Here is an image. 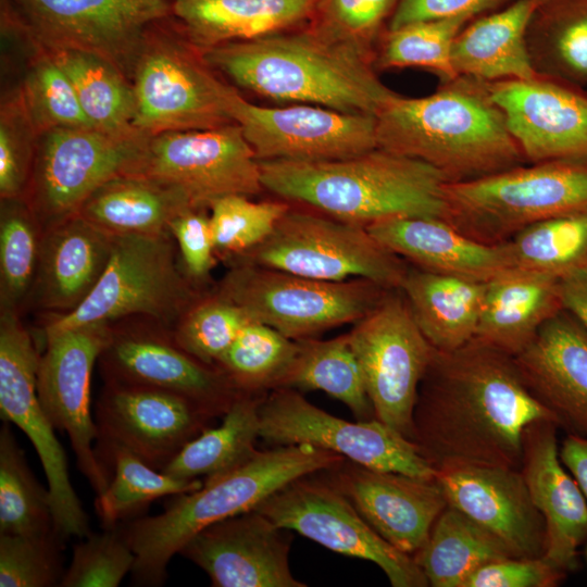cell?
I'll return each instance as SVG.
<instances>
[{"label":"cell","mask_w":587,"mask_h":587,"mask_svg":"<svg viewBox=\"0 0 587 587\" xmlns=\"http://www.w3.org/2000/svg\"><path fill=\"white\" fill-rule=\"evenodd\" d=\"M484 83L527 161L587 159V92L579 86L544 74Z\"/></svg>","instance_id":"7402d4cb"},{"label":"cell","mask_w":587,"mask_h":587,"mask_svg":"<svg viewBox=\"0 0 587 587\" xmlns=\"http://www.w3.org/2000/svg\"><path fill=\"white\" fill-rule=\"evenodd\" d=\"M110 464L112 477L95 507L104 528H113L143 511L150 502L189 492L202 486L200 479H180L145 463L124 449H111L98 454Z\"/></svg>","instance_id":"f35d334b"},{"label":"cell","mask_w":587,"mask_h":587,"mask_svg":"<svg viewBox=\"0 0 587 587\" xmlns=\"http://www.w3.org/2000/svg\"><path fill=\"white\" fill-rule=\"evenodd\" d=\"M559 278L512 268L488 280L474 338L515 357L563 310Z\"/></svg>","instance_id":"4dcf8cb0"},{"label":"cell","mask_w":587,"mask_h":587,"mask_svg":"<svg viewBox=\"0 0 587 587\" xmlns=\"http://www.w3.org/2000/svg\"><path fill=\"white\" fill-rule=\"evenodd\" d=\"M529 30L539 37L551 77L587 84V0H544Z\"/></svg>","instance_id":"ee69618b"},{"label":"cell","mask_w":587,"mask_h":587,"mask_svg":"<svg viewBox=\"0 0 587 587\" xmlns=\"http://www.w3.org/2000/svg\"><path fill=\"white\" fill-rule=\"evenodd\" d=\"M147 137L96 128H55L40 134L24 199L41 228L76 214L101 185L130 173Z\"/></svg>","instance_id":"5bb4252c"},{"label":"cell","mask_w":587,"mask_h":587,"mask_svg":"<svg viewBox=\"0 0 587 587\" xmlns=\"http://www.w3.org/2000/svg\"><path fill=\"white\" fill-rule=\"evenodd\" d=\"M259 162L265 190L344 222L445 216L444 174L378 147L337 160Z\"/></svg>","instance_id":"3957f363"},{"label":"cell","mask_w":587,"mask_h":587,"mask_svg":"<svg viewBox=\"0 0 587 587\" xmlns=\"http://www.w3.org/2000/svg\"><path fill=\"white\" fill-rule=\"evenodd\" d=\"M200 53L238 87L276 101L376 116L398 96L376 76L370 58L309 26Z\"/></svg>","instance_id":"7a4b0ae2"},{"label":"cell","mask_w":587,"mask_h":587,"mask_svg":"<svg viewBox=\"0 0 587 587\" xmlns=\"http://www.w3.org/2000/svg\"><path fill=\"white\" fill-rule=\"evenodd\" d=\"M42 228L24 198L1 199L0 311L20 313L36 277Z\"/></svg>","instance_id":"7bdbcfd3"},{"label":"cell","mask_w":587,"mask_h":587,"mask_svg":"<svg viewBox=\"0 0 587 587\" xmlns=\"http://www.w3.org/2000/svg\"><path fill=\"white\" fill-rule=\"evenodd\" d=\"M111 325L93 324L45 335L37 369V394L54 428L67 434L79 471L97 496L110 478L96 446L98 430L90 412L92 370Z\"/></svg>","instance_id":"ffe728a7"},{"label":"cell","mask_w":587,"mask_h":587,"mask_svg":"<svg viewBox=\"0 0 587 587\" xmlns=\"http://www.w3.org/2000/svg\"><path fill=\"white\" fill-rule=\"evenodd\" d=\"M389 291L364 278L325 282L250 264H232L216 290L294 340L355 324Z\"/></svg>","instance_id":"30bf717a"},{"label":"cell","mask_w":587,"mask_h":587,"mask_svg":"<svg viewBox=\"0 0 587 587\" xmlns=\"http://www.w3.org/2000/svg\"><path fill=\"white\" fill-rule=\"evenodd\" d=\"M297 344L283 387L322 390L345 403L358 421L375 419L348 334L327 340L298 339Z\"/></svg>","instance_id":"8d00e7d4"},{"label":"cell","mask_w":587,"mask_h":587,"mask_svg":"<svg viewBox=\"0 0 587 587\" xmlns=\"http://www.w3.org/2000/svg\"><path fill=\"white\" fill-rule=\"evenodd\" d=\"M161 22L147 30L129 75L134 127L151 136L234 123L227 113L232 86L214 76L186 38L160 27Z\"/></svg>","instance_id":"9c48e42d"},{"label":"cell","mask_w":587,"mask_h":587,"mask_svg":"<svg viewBox=\"0 0 587 587\" xmlns=\"http://www.w3.org/2000/svg\"><path fill=\"white\" fill-rule=\"evenodd\" d=\"M290 544L287 529L252 510L204 527L179 553L215 587H305L290 571Z\"/></svg>","instance_id":"cb8c5ba5"},{"label":"cell","mask_w":587,"mask_h":587,"mask_svg":"<svg viewBox=\"0 0 587 587\" xmlns=\"http://www.w3.org/2000/svg\"><path fill=\"white\" fill-rule=\"evenodd\" d=\"M472 20L471 16H455L419 21L388 29L377 57V66L422 67L434 72L445 83H451L460 77L452 63L453 42Z\"/></svg>","instance_id":"f6af8a7d"},{"label":"cell","mask_w":587,"mask_h":587,"mask_svg":"<svg viewBox=\"0 0 587 587\" xmlns=\"http://www.w3.org/2000/svg\"><path fill=\"white\" fill-rule=\"evenodd\" d=\"M63 540L57 532L41 535L0 534V586H60Z\"/></svg>","instance_id":"816d5d0a"},{"label":"cell","mask_w":587,"mask_h":587,"mask_svg":"<svg viewBox=\"0 0 587 587\" xmlns=\"http://www.w3.org/2000/svg\"><path fill=\"white\" fill-rule=\"evenodd\" d=\"M558 424L540 421L524 433L521 472L546 524L544 560L566 572L576 566L577 548L587 539V499L564 470L557 442Z\"/></svg>","instance_id":"4316f807"},{"label":"cell","mask_w":587,"mask_h":587,"mask_svg":"<svg viewBox=\"0 0 587 587\" xmlns=\"http://www.w3.org/2000/svg\"><path fill=\"white\" fill-rule=\"evenodd\" d=\"M316 0H170L184 37L200 52L288 32L311 20Z\"/></svg>","instance_id":"1f68e13d"},{"label":"cell","mask_w":587,"mask_h":587,"mask_svg":"<svg viewBox=\"0 0 587 587\" xmlns=\"http://www.w3.org/2000/svg\"><path fill=\"white\" fill-rule=\"evenodd\" d=\"M297 350V340L250 320L215 365L240 394L264 395L283 387Z\"/></svg>","instance_id":"ab89813d"},{"label":"cell","mask_w":587,"mask_h":587,"mask_svg":"<svg viewBox=\"0 0 587 587\" xmlns=\"http://www.w3.org/2000/svg\"><path fill=\"white\" fill-rule=\"evenodd\" d=\"M510 0H400L391 14L388 29L428 20L477 15L497 9Z\"/></svg>","instance_id":"9f6ffc18"},{"label":"cell","mask_w":587,"mask_h":587,"mask_svg":"<svg viewBox=\"0 0 587 587\" xmlns=\"http://www.w3.org/2000/svg\"><path fill=\"white\" fill-rule=\"evenodd\" d=\"M265 395L241 394L218 426L208 427L190 440L162 472L180 479H205L247 461L257 451L259 408Z\"/></svg>","instance_id":"e575fe53"},{"label":"cell","mask_w":587,"mask_h":587,"mask_svg":"<svg viewBox=\"0 0 587 587\" xmlns=\"http://www.w3.org/2000/svg\"><path fill=\"white\" fill-rule=\"evenodd\" d=\"M447 503L492 535L513 558H542L547 532L521 470L454 464L437 469Z\"/></svg>","instance_id":"603a6c76"},{"label":"cell","mask_w":587,"mask_h":587,"mask_svg":"<svg viewBox=\"0 0 587 587\" xmlns=\"http://www.w3.org/2000/svg\"><path fill=\"white\" fill-rule=\"evenodd\" d=\"M544 0H515L504 9L470 21L452 47L459 76L480 82L532 79L538 74L527 37Z\"/></svg>","instance_id":"f546056e"},{"label":"cell","mask_w":587,"mask_h":587,"mask_svg":"<svg viewBox=\"0 0 587 587\" xmlns=\"http://www.w3.org/2000/svg\"><path fill=\"white\" fill-rule=\"evenodd\" d=\"M168 230L176 242L183 272L198 288L208 280L216 261L210 214L207 209H188L172 220Z\"/></svg>","instance_id":"db71d44e"},{"label":"cell","mask_w":587,"mask_h":587,"mask_svg":"<svg viewBox=\"0 0 587 587\" xmlns=\"http://www.w3.org/2000/svg\"><path fill=\"white\" fill-rule=\"evenodd\" d=\"M227 113L259 161L337 160L377 148L376 116L299 103L261 107L232 86Z\"/></svg>","instance_id":"ac0fdd59"},{"label":"cell","mask_w":587,"mask_h":587,"mask_svg":"<svg viewBox=\"0 0 587 587\" xmlns=\"http://www.w3.org/2000/svg\"><path fill=\"white\" fill-rule=\"evenodd\" d=\"M191 208L196 207L171 186L122 174L93 191L76 214L111 236H158L168 234L172 220Z\"/></svg>","instance_id":"836d02e7"},{"label":"cell","mask_w":587,"mask_h":587,"mask_svg":"<svg viewBox=\"0 0 587 587\" xmlns=\"http://www.w3.org/2000/svg\"><path fill=\"white\" fill-rule=\"evenodd\" d=\"M20 88L38 135L55 128H95L68 76L47 50L36 48Z\"/></svg>","instance_id":"bcb514c9"},{"label":"cell","mask_w":587,"mask_h":587,"mask_svg":"<svg viewBox=\"0 0 587 587\" xmlns=\"http://www.w3.org/2000/svg\"><path fill=\"white\" fill-rule=\"evenodd\" d=\"M376 138L378 148L424 161L448 183L526 161L485 83L465 76L426 97L396 96L376 115Z\"/></svg>","instance_id":"277c9868"},{"label":"cell","mask_w":587,"mask_h":587,"mask_svg":"<svg viewBox=\"0 0 587 587\" xmlns=\"http://www.w3.org/2000/svg\"><path fill=\"white\" fill-rule=\"evenodd\" d=\"M387 250L419 268L488 282L512 270L502 243L476 241L438 217H392L366 226Z\"/></svg>","instance_id":"f1b7e54d"},{"label":"cell","mask_w":587,"mask_h":587,"mask_svg":"<svg viewBox=\"0 0 587 587\" xmlns=\"http://www.w3.org/2000/svg\"><path fill=\"white\" fill-rule=\"evenodd\" d=\"M128 174L171 186L198 209L225 196L250 197L264 189L260 162L236 123L148 136Z\"/></svg>","instance_id":"4fadbf2b"},{"label":"cell","mask_w":587,"mask_h":587,"mask_svg":"<svg viewBox=\"0 0 587 587\" xmlns=\"http://www.w3.org/2000/svg\"><path fill=\"white\" fill-rule=\"evenodd\" d=\"M563 310L587 329V264L577 266L559 278Z\"/></svg>","instance_id":"6f0895ef"},{"label":"cell","mask_w":587,"mask_h":587,"mask_svg":"<svg viewBox=\"0 0 587 587\" xmlns=\"http://www.w3.org/2000/svg\"><path fill=\"white\" fill-rule=\"evenodd\" d=\"M38 352L20 313L0 311V413L32 441L43 469L54 529L65 541L90 533L88 516L70 479L67 458L37 394Z\"/></svg>","instance_id":"2e32d148"},{"label":"cell","mask_w":587,"mask_h":587,"mask_svg":"<svg viewBox=\"0 0 587 587\" xmlns=\"http://www.w3.org/2000/svg\"><path fill=\"white\" fill-rule=\"evenodd\" d=\"M55 532L49 490L28 466L10 423L0 430V534L41 535Z\"/></svg>","instance_id":"60d3db41"},{"label":"cell","mask_w":587,"mask_h":587,"mask_svg":"<svg viewBox=\"0 0 587 587\" xmlns=\"http://www.w3.org/2000/svg\"><path fill=\"white\" fill-rule=\"evenodd\" d=\"M564 574L544 558L511 557L478 567L463 587H553Z\"/></svg>","instance_id":"11a10c76"},{"label":"cell","mask_w":587,"mask_h":587,"mask_svg":"<svg viewBox=\"0 0 587 587\" xmlns=\"http://www.w3.org/2000/svg\"><path fill=\"white\" fill-rule=\"evenodd\" d=\"M400 0H316L309 27L367 58L386 18Z\"/></svg>","instance_id":"681fc988"},{"label":"cell","mask_w":587,"mask_h":587,"mask_svg":"<svg viewBox=\"0 0 587 587\" xmlns=\"http://www.w3.org/2000/svg\"><path fill=\"white\" fill-rule=\"evenodd\" d=\"M511 557L492 535L449 504L413 555L433 587H463L478 567Z\"/></svg>","instance_id":"d590c367"},{"label":"cell","mask_w":587,"mask_h":587,"mask_svg":"<svg viewBox=\"0 0 587 587\" xmlns=\"http://www.w3.org/2000/svg\"><path fill=\"white\" fill-rule=\"evenodd\" d=\"M38 137L18 86L5 93L0 107L1 199L25 197Z\"/></svg>","instance_id":"f907efd6"},{"label":"cell","mask_w":587,"mask_h":587,"mask_svg":"<svg viewBox=\"0 0 587 587\" xmlns=\"http://www.w3.org/2000/svg\"><path fill=\"white\" fill-rule=\"evenodd\" d=\"M47 51L99 55L129 77L147 30L168 17L170 0H1Z\"/></svg>","instance_id":"7c38bea8"},{"label":"cell","mask_w":587,"mask_h":587,"mask_svg":"<svg viewBox=\"0 0 587 587\" xmlns=\"http://www.w3.org/2000/svg\"><path fill=\"white\" fill-rule=\"evenodd\" d=\"M105 383L148 386L180 395L213 417L241 395L216 366L180 348L172 329L159 323L117 322L99 357Z\"/></svg>","instance_id":"d6986e66"},{"label":"cell","mask_w":587,"mask_h":587,"mask_svg":"<svg viewBox=\"0 0 587 587\" xmlns=\"http://www.w3.org/2000/svg\"><path fill=\"white\" fill-rule=\"evenodd\" d=\"M513 359L559 427L587 438V329L562 310Z\"/></svg>","instance_id":"484cf974"},{"label":"cell","mask_w":587,"mask_h":587,"mask_svg":"<svg viewBox=\"0 0 587 587\" xmlns=\"http://www.w3.org/2000/svg\"><path fill=\"white\" fill-rule=\"evenodd\" d=\"M289 208L284 201H252L242 195L215 200L209 210L216 255L228 260L257 247Z\"/></svg>","instance_id":"c3c4849f"},{"label":"cell","mask_w":587,"mask_h":587,"mask_svg":"<svg viewBox=\"0 0 587 587\" xmlns=\"http://www.w3.org/2000/svg\"><path fill=\"white\" fill-rule=\"evenodd\" d=\"M80 539L60 587H117L132 573L135 554L118 526Z\"/></svg>","instance_id":"f5cc1de1"},{"label":"cell","mask_w":587,"mask_h":587,"mask_svg":"<svg viewBox=\"0 0 587 587\" xmlns=\"http://www.w3.org/2000/svg\"><path fill=\"white\" fill-rule=\"evenodd\" d=\"M345 457L311 445L257 450L240 465L173 496L164 511L128 522L121 530L135 554L133 578L159 586L171 559L204 527L254 510L287 484L339 465Z\"/></svg>","instance_id":"5b68a950"},{"label":"cell","mask_w":587,"mask_h":587,"mask_svg":"<svg viewBox=\"0 0 587 587\" xmlns=\"http://www.w3.org/2000/svg\"><path fill=\"white\" fill-rule=\"evenodd\" d=\"M228 261L325 282L364 278L389 290L400 289L408 272L366 227L291 207L260 245Z\"/></svg>","instance_id":"ba28073f"},{"label":"cell","mask_w":587,"mask_h":587,"mask_svg":"<svg viewBox=\"0 0 587 587\" xmlns=\"http://www.w3.org/2000/svg\"><path fill=\"white\" fill-rule=\"evenodd\" d=\"M390 291L354 324L348 338L375 419L412 441L419 387L435 348L417 326L407 299Z\"/></svg>","instance_id":"9a60e30c"},{"label":"cell","mask_w":587,"mask_h":587,"mask_svg":"<svg viewBox=\"0 0 587 587\" xmlns=\"http://www.w3.org/2000/svg\"><path fill=\"white\" fill-rule=\"evenodd\" d=\"M251 319L215 292L200 296L172 328L176 344L199 361L215 365Z\"/></svg>","instance_id":"7dc6e473"},{"label":"cell","mask_w":587,"mask_h":587,"mask_svg":"<svg viewBox=\"0 0 587 587\" xmlns=\"http://www.w3.org/2000/svg\"><path fill=\"white\" fill-rule=\"evenodd\" d=\"M501 243L512 268L561 277L587 264V213L533 223Z\"/></svg>","instance_id":"b9f144b4"},{"label":"cell","mask_w":587,"mask_h":587,"mask_svg":"<svg viewBox=\"0 0 587 587\" xmlns=\"http://www.w3.org/2000/svg\"><path fill=\"white\" fill-rule=\"evenodd\" d=\"M68 76L91 125L113 135L140 133L133 125L135 100L127 76L110 61L84 51H48Z\"/></svg>","instance_id":"74e56055"},{"label":"cell","mask_w":587,"mask_h":587,"mask_svg":"<svg viewBox=\"0 0 587 587\" xmlns=\"http://www.w3.org/2000/svg\"><path fill=\"white\" fill-rule=\"evenodd\" d=\"M213 419L180 395L148 386L105 383L96 404V452L124 449L162 471Z\"/></svg>","instance_id":"44dd1931"},{"label":"cell","mask_w":587,"mask_h":587,"mask_svg":"<svg viewBox=\"0 0 587 587\" xmlns=\"http://www.w3.org/2000/svg\"><path fill=\"white\" fill-rule=\"evenodd\" d=\"M259 437L274 447L311 445L360 465L435 479L436 467L419 447L376 419L349 422L309 402L294 388L267 392L259 408Z\"/></svg>","instance_id":"8fae6325"},{"label":"cell","mask_w":587,"mask_h":587,"mask_svg":"<svg viewBox=\"0 0 587 587\" xmlns=\"http://www.w3.org/2000/svg\"><path fill=\"white\" fill-rule=\"evenodd\" d=\"M171 235L114 236L110 261L88 297L73 311L49 315L43 334L145 319L173 328L201 296L186 277Z\"/></svg>","instance_id":"52a82bcc"},{"label":"cell","mask_w":587,"mask_h":587,"mask_svg":"<svg viewBox=\"0 0 587 587\" xmlns=\"http://www.w3.org/2000/svg\"><path fill=\"white\" fill-rule=\"evenodd\" d=\"M442 220L488 245L551 217L587 213V159L520 165L464 182L447 183Z\"/></svg>","instance_id":"8992f818"},{"label":"cell","mask_w":587,"mask_h":587,"mask_svg":"<svg viewBox=\"0 0 587 587\" xmlns=\"http://www.w3.org/2000/svg\"><path fill=\"white\" fill-rule=\"evenodd\" d=\"M486 283L413 268L400 290L425 338L436 350L449 352L475 337Z\"/></svg>","instance_id":"d6a6232c"},{"label":"cell","mask_w":587,"mask_h":587,"mask_svg":"<svg viewBox=\"0 0 587 587\" xmlns=\"http://www.w3.org/2000/svg\"><path fill=\"white\" fill-rule=\"evenodd\" d=\"M325 476L378 535L410 555L425 545L448 505L436 479L378 471L347 459Z\"/></svg>","instance_id":"d4e9b609"},{"label":"cell","mask_w":587,"mask_h":587,"mask_svg":"<svg viewBox=\"0 0 587 587\" xmlns=\"http://www.w3.org/2000/svg\"><path fill=\"white\" fill-rule=\"evenodd\" d=\"M559 455L587 499V438L569 434L561 445Z\"/></svg>","instance_id":"680465c9"},{"label":"cell","mask_w":587,"mask_h":587,"mask_svg":"<svg viewBox=\"0 0 587 587\" xmlns=\"http://www.w3.org/2000/svg\"><path fill=\"white\" fill-rule=\"evenodd\" d=\"M315 474L287 484L254 510L332 551L375 563L394 587L429 586L413 555L386 541L327 477Z\"/></svg>","instance_id":"e0dca14e"},{"label":"cell","mask_w":587,"mask_h":587,"mask_svg":"<svg viewBox=\"0 0 587 587\" xmlns=\"http://www.w3.org/2000/svg\"><path fill=\"white\" fill-rule=\"evenodd\" d=\"M540 421L558 424L513 357L473 338L453 351L435 349L419 387L412 441L436 470L454 464L521 470L525 429Z\"/></svg>","instance_id":"6da1fadb"},{"label":"cell","mask_w":587,"mask_h":587,"mask_svg":"<svg viewBox=\"0 0 587 587\" xmlns=\"http://www.w3.org/2000/svg\"><path fill=\"white\" fill-rule=\"evenodd\" d=\"M113 242L114 236L78 214L42 229L28 304L49 315L76 309L103 274Z\"/></svg>","instance_id":"83f0119b"}]
</instances>
